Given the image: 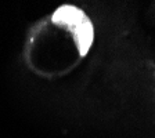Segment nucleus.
I'll return each instance as SVG.
<instances>
[{
  "instance_id": "f257e3e1",
  "label": "nucleus",
  "mask_w": 155,
  "mask_h": 138,
  "mask_svg": "<svg viewBox=\"0 0 155 138\" xmlns=\"http://www.w3.org/2000/svg\"><path fill=\"white\" fill-rule=\"evenodd\" d=\"M51 19L54 24L71 30V33L74 35L75 43L79 48V53L84 57L87 51L90 50L94 39L93 25L86 14L75 6L64 4L55 10Z\"/></svg>"
}]
</instances>
